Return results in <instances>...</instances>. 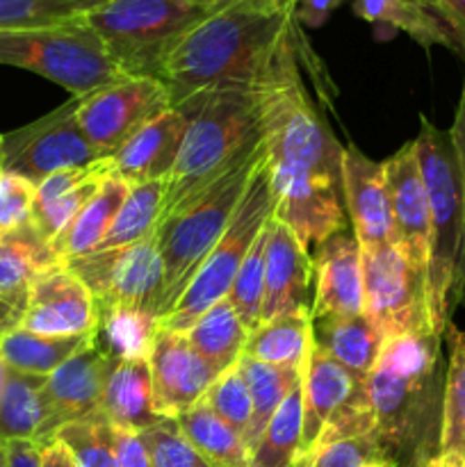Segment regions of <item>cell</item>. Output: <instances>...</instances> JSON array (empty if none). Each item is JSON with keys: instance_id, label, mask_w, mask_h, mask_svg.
Masks as SVG:
<instances>
[{"instance_id": "obj_16", "label": "cell", "mask_w": 465, "mask_h": 467, "mask_svg": "<svg viewBox=\"0 0 465 467\" xmlns=\"http://www.w3.org/2000/svg\"><path fill=\"white\" fill-rule=\"evenodd\" d=\"M21 327L41 336H96L98 308L85 283L57 265L32 283Z\"/></svg>"}, {"instance_id": "obj_15", "label": "cell", "mask_w": 465, "mask_h": 467, "mask_svg": "<svg viewBox=\"0 0 465 467\" xmlns=\"http://www.w3.org/2000/svg\"><path fill=\"white\" fill-rule=\"evenodd\" d=\"M153 409L160 418H178L201 401L219 379V372L201 358L187 342L185 333L155 331L149 351Z\"/></svg>"}, {"instance_id": "obj_20", "label": "cell", "mask_w": 465, "mask_h": 467, "mask_svg": "<svg viewBox=\"0 0 465 467\" xmlns=\"http://www.w3.org/2000/svg\"><path fill=\"white\" fill-rule=\"evenodd\" d=\"M315 265V299L310 317L322 315H363V258L354 233L340 231L317 246Z\"/></svg>"}, {"instance_id": "obj_4", "label": "cell", "mask_w": 465, "mask_h": 467, "mask_svg": "<svg viewBox=\"0 0 465 467\" xmlns=\"http://www.w3.org/2000/svg\"><path fill=\"white\" fill-rule=\"evenodd\" d=\"M173 109L187 119V132L169 176L160 222L226 176L264 140L258 80L205 91Z\"/></svg>"}, {"instance_id": "obj_21", "label": "cell", "mask_w": 465, "mask_h": 467, "mask_svg": "<svg viewBox=\"0 0 465 467\" xmlns=\"http://www.w3.org/2000/svg\"><path fill=\"white\" fill-rule=\"evenodd\" d=\"M342 196L354 237L363 246L392 242L390 203H388L383 162H374L356 146L342 150Z\"/></svg>"}, {"instance_id": "obj_44", "label": "cell", "mask_w": 465, "mask_h": 467, "mask_svg": "<svg viewBox=\"0 0 465 467\" xmlns=\"http://www.w3.org/2000/svg\"><path fill=\"white\" fill-rule=\"evenodd\" d=\"M82 16L76 0H0V30L50 26Z\"/></svg>"}, {"instance_id": "obj_13", "label": "cell", "mask_w": 465, "mask_h": 467, "mask_svg": "<svg viewBox=\"0 0 465 467\" xmlns=\"http://www.w3.org/2000/svg\"><path fill=\"white\" fill-rule=\"evenodd\" d=\"M78 108L80 96H73L53 112L3 135L0 169L39 185L50 173L103 160L78 126Z\"/></svg>"}, {"instance_id": "obj_51", "label": "cell", "mask_w": 465, "mask_h": 467, "mask_svg": "<svg viewBox=\"0 0 465 467\" xmlns=\"http://www.w3.org/2000/svg\"><path fill=\"white\" fill-rule=\"evenodd\" d=\"M41 461H44V467H78L76 461L68 456V451L57 441H50L48 445H44Z\"/></svg>"}, {"instance_id": "obj_53", "label": "cell", "mask_w": 465, "mask_h": 467, "mask_svg": "<svg viewBox=\"0 0 465 467\" xmlns=\"http://www.w3.org/2000/svg\"><path fill=\"white\" fill-rule=\"evenodd\" d=\"M78 3V7H80V12L85 14V12H89V9H94V7H98V5H103L105 0H76Z\"/></svg>"}, {"instance_id": "obj_57", "label": "cell", "mask_w": 465, "mask_h": 467, "mask_svg": "<svg viewBox=\"0 0 465 467\" xmlns=\"http://www.w3.org/2000/svg\"><path fill=\"white\" fill-rule=\"evenodd\" d=\"M0 467H7V461H5V447L0 450Z\"/></svg>"}, {"instance_id": "obj_54", "label": "cell", "mask_w": 465, "mask_h": 467, "mask_svg": "<svg viewBox=\"0 0 465 467\" xmlns=\"http://www.w3.org/2000/svg\"><path fill=\"white\" fill-rule=\"evenodd\" d=\"M415 3L424 5V7L431 9L433 14H438V16H440V0H415Z\"/></svg>"}, {"instance_id": "obj_29", "label": "cell", "mask_w": 465, "mask_h": 467, "mask_svg": "<svg viewBox=\"0 0 465 467\" xmlns=\"http://www.w3.org/2000/svg\"><path fill=\"white\" fill-rule=\"evenodd\" d=\"M185 337L201 358L208 360L219 374H223L232 365H237V360L244 354L249 328L237 317L231 301L222 299L187 328Z\"/></svg>"}, {"instance_id": "obj_48", "label": "cell", "mask_w": 465, "mask_h": 467, "mask_svg": "<svg viewBox=\"0 0 465 467\" xmlns=\"http://www.w3.org/2000/svg\"><path fill=\"white\" fill-rule=\"evenodd\" d=\"M41 450L35 441H9L5 442V461L7 467H44Z\"/></svg>"}, {"instance_id": "obj_2", "label": "cell", "mask_w": 465, "mask_h": 467, "mask_svg": "<svg viewBox=\"0 0 465 467\" xmlns=\"http://www.w3.org/2000/svg\"><path fill=\"white\" fill-rule=\"evenodd\" d=\"M433 331L388 337L367 377L372 436L401 467L438 454L445 368Z\"/></svg>"}, {"instance_id": "obj_23", "label": "cell", "mask_w": 465, "mask_h": 467, "mask_svg": "<svg viewBox=\"0 0 465 467\" xmlns=\"http://www.w3.org/2000/svg\"><path fill=\"white\" fill-rule=\"evenodd\" d=\"M112 176L109 158L98 160L89 167L62 169L50 173L36 185L32 223L48 244L67 228V223L82 210V205L98 192L108 178Z\"/></svg>"}, {"instance_id": "obj_17", "label": "cell", "mask_w": 465, "mask_h": 467, "mask_svg": "<svg viewBox=\"0 0 465 467\" xmlns=\"http://www.w3.org/2000/svg\"><path fill=\"white\" fill-rule=\"evenodd\" d=\"M301 390H304V433H301L296 467L304 465L305 459L313 454L333 418L367 392V379L351 374L310 340L301 368Z\"/></svg>"}, {"instance_id": "obj_34", "label": "cell", "mask_w": 465, "mask_h": 467, "mask_svg": "<svg viewBox=\"0 0 465 467\" xmlns=\"http://www.w3.org/2000/svg\"><path fill=\"white\" fill-rule=\"evenodd\" d=\"M46 377L7 369L3 395H0V442L35 441L39 442L46 413L41 390Z\"/></svg>"}, {"instance_id": "obj_5", "label": "cell", "mask_w": 465, "mask_h": 467, "mask_svg": "<svg viewBox=\"0 0 465 467\" xmlns=\"http://www.w3.org/2000/svg\"><path fill=\"white\" fill-rule=\"evenodd\" d=\"M415 137L419 171L429 199V260L427 304L431 327L445 337L451 315L463 304L460 269L465 251V208L459 164L450 130H440L427 117H419Z\"/></svg>"}, {"instance_id": "obj_28", "label": "cell", "mask_w": 465, "mask_h": 467, "mask_svg": "<svg viewBox=\"0 0 465 467\" xmlns=\"http://www.w3.org/2000/svg\"><path fill=\"white\" fill-rule=\"evenodd\" d=\"M354 12L372 26L404 32L424 48L445 46L459 53L447 23L415 0H354Z\"/></svg>"}, {"instance_id": "obj_26", "label": "cell", "mask_w": 465, "mask_h": 467, "mask_svg": "<svg viewBox=\"0 0 465 467\" xmlns=\"http://www.w3.org/2000/svg\"><path fill=\"white\" fill-rule=\"evenodd\" d=\"M57 265L53 246L32 222L12 233H0V301L26 313L32 283Z\"/></svg>"}, {"instance_id": "obj_41", "label": "cell", "mask_w": 465, "mask_h": 467, "mask_svg": "<svg viewBox=\"0 0 465 467\" xmlns=\"http://www.w3.org/2000/svg\"><path fill=\"white\" fill-rule=\"evenodd\" d=\"M301 467H401L372 433L342 438L319 447Z\"/></svg>"}, {"instance_id": "obj_47", "label": "cell", "mask_w": 465, "mask_h": 467, "mask_svg": "<svg viewBox=\"0 0 465 467\" xmlns=\"http://www.w3.org/2000/svg\"><path fill=\"white\" fill-rule=\"evenodd\" d=\"M451 146H454L456 164H459V176H460V190H463V208H465V78H463V89H460L459 108H456L454 123L450 128ZM460 292H463V304H465V251H463V269H460Z\"/></svg>"}, {"instance_id": "obj_58", "label": "cell", "mask_w": 465, "mask_h": 467, "mask_svg": "<svg viewBox=\"0 0 465 467\" xmlns=\"http://www.w3.org/2000/svg\"><path fill=\"white\" fill-rule=\"evenodd\" d=\"M0 158H3V135H0Z\"/></svg>"}, {"instance_id": "obj_49", "label": "cell", "mask_w": 465, "mask_h": 467, "mask_svg": "<svg viewBox=\"0 0 465 467\" xmlns=\"http://www.w3.org/2000/svg\"><path fill=\"white\" fill-rule=\"evenodd\" d=\"M340 3L342 0H296V21L310 27L322 26L328 14L340 7Z\"/></svg>"}, {"instance_id": "obj_18", "label": "cell", "mask_w": 465, "mask_h": 467, "mask_svg": "<svg viewBox=\"0 0 465 467\" xmlns=\"http://www.w3.org/2000/svg\"><path fill=\"white\" fill-rule=\"evenodd\" d=\"M388 203H390L392 242L427 272L429 260V199L419 171L415 141L401 146L383 162Z\"/></svg>"}, {"instance_id": "obj_7", "label": "cell", "mask_w": 465, "mask_h": 467, "mask_svg": "<svg viewBox=\"0 0 465 467\" xmlns=\"http://www.w3.org/2000/svg\"><path fill=\"white\" fill-rule=\"evenodd\" d=\"M208 12L194 0H105L82 18L123 76L162 80L171 53Z\"/></svg>"}, {"instance_id": "obj_27", "label": "cell", "mask_w": 465, "mask_h": 467, "mask_svg": "<svg viewBox=\"0 0 465 467\" xmlns=\"http://www.w3.org/2000/svg\"><path fill=\"white\" fill-rule=\"evenodd\" d=\"M128 194H130V185L121 178L109 176L50 244L57 263L67 265L91 254L109 231Z\"/></svg>"}, {"instance_id": "obj_10", "label": "cell", "mask_w": 465, "mask_h": 467, "mask_svg": "<svg viewBox=\"0 0 465 467\" xmlns=\"http://www.w3.org/2000/svg\"><path fill=\"white\" fill-rule=\"evenodd\" d=\"M71 269L91 292L98 317L117 310L160 319L164 292V265L155 233L123 249L91 251L71 260Z\"/></svg>"}, {"instance_id": "obj_46", "label": "cell", "mask_w": 465, "mask_h": 467, "mask_svg": "<svg viewBox=\"0 0 465 467\" xmlns=\"http://www.w3.org/2000/svg\"><path fill=\"white\" fill-rule=\"evenodd\" d=\"M114 450H117V467H153L140 433L114 427Z\"/></svg>"}, {"instance_id": "obj_40", "label": "cell", "mask_w": 465, "mask_h": 467, "mask_svg": "<svg viewBox=\"0 0 465 467\" xmlns=\"http://www.w3.org/2000/svg\"><path fill=\"white\" fill-rule=\"evenodd\" d=\"M264 255H267V223L255 237L253 246L246 254L235 281H232L231 292L226 299L235 308L237 317L242 319L246 328L255 331L260 327V310H263V295H264Z\"/></svg>"}, {"instance_id": "obj_43", "label": "cell", "mask_w": 465, "mask_h": 467, "mask_svg": "<svg viewBox=\"0 0 465 467\" xmlns=\"http://www.w3.org/2000/svg\"><path fill=\"white\" fill-rule=\"evenodd\" d=\"M210 409L223 420L231 429H235L242 438L246 436V429L251 424L253 415V404H251V392L242 379L237 365L219 374L217 381L210 386V390L203 397Z\"/></svg>"}, {"instance_id": "obj_24", "label": "cell", "mask_w": 465, "mask_h": 467, "mask_svg": "<svg viewBox=\"0 0 465 467\" xmlns=\"http://www.w3.org/2000/svg\"><path fill=\"white\" fill-rule=\"evenodd\" d=\"M100 413L112 427L141 433L158 424L149 358H119L105 381Z\"/></svg>"}, {"instance_id": "obj_50", "label": "cell", "mask_w": 465, "mask_h": 467, "mask_svg": "<svg viewBox=\"0 0 465 467\" xmlns=\"http://www.w3.org/2000/svg\"><path fill=\"white\" fill-rule=\"evenodd\" d=\"M440 18L459 44V55L465 59V0H440Z\"/></svg>"}, {"instance_id": "obj_25", "label": "cell", "mask_w": 465, "mask_h": 467, "mask_svg": "<svg viewBox=\"0 0 465 467\" xmlns=\"http://www.w3.org/2000/svg\"><path fill=\"white\" fill-rule=\"evenodd\" d=\"M310 340L336 358L342 368L360 379H367L383 349V333L367 315H322L310 317Z\"/></svg>"}, {"instance_id": "obj_30", "label": "cell", "mask_w": 465, "mask_h": 467, "mask_svg": "<svg viewBox=\"0 0 465 467\" xmlns=\"http://www.w3.org/2000/svg\"><path fill=\"white\" fill-rule=\"evenodd\" d=\"M310 345V308H296L249 333L244 354L276 368H304Z\"/></svg>"}, {"instance_id": "obj_37", "label": "cell", "mask_w": 465, "mask_h": 467, "mask_svg": "<svg viewBox=\"0 0 465 467\" xmlns=\"http://www.w3.org/2000/svg\"><path fill=\"white\" fill-rule=\"evenodd\" d=\"M450 358L445 368L442 388V415L438 451H450L465 459V331L454 324L445 331Z\"/></svg>"}, {"instance_id": "obj_32", "label": "cell", "mask_w": 465, "mask_h": 467, "mask_svg": "<svg viewBox=\"0 0 465 467\" xmlns=\"http://www.w3.org/2000/svg\"><path fill=\"white\" fill-rule=\"evenodd\" d=\"M96 336H41L18 327L0 337V356L16 372L50 377Z\"/></svg>"}, {"instance_id": "obj_45", "label": "cell", "mask_w": 465, "mask_h": 467, "mask_svg": "<svg viewBox=\"0 0 465 467\" xmlns=\"http://www.w3.org/2000/svg\"><path fill=\"white\" fill-rule=\"evenodd\" d=\"M36 185L0 169V233H12L32 222Z\"/></svg>"}, {"instance_id": "obj_22", "label": "cell", "mask_w": 465, "mask_h": 467, "mask_svg": "<svg viewBox=\"0 0 465 467\" xmlns=\"http://www.w3.org/2000/svg\"><path fill=\"white\" fill-rule=\"evenodd\" d=\"M185 132L187 119L178 109H167L109 158L112 176L121 178L128 185L169 181L181 155Z\"/></svg>"}, {"instance_id": "obj_56", "label": "cell", "mask_w": 465, "mask_h": 467, "mask_svg": "<svg viewBox=\"0 0 465 467\" xmlns=\"http://www.w3.org/2000/svg\"><path fill=\"white\" fill-rule=\"evenodd\" d=\"M194 3H201V5H205V7H214V5H217V3H222V0H194Z\"/></svg>"}, {"instance_id": "obj_14", "label": "cell", "mask_w": 465, "mask_h": 467, "mask_svg": "<svg viewBox=\"0 0 465 467\" xmlns=\"http://www.w3.org/2000/svg\"><path fill=\"white\" fill-rule=\"evenodd\" d=\"M114 363L117 358H112L98 342L91 340L85 349L73 354L50 377H46L44 390H41L46 413L39 436L41 447L48 445L64 424L100 415L105 381Z\"/></svg>"}, {"instance_id": "obj_52", "label": "cell", "mask_w": 465, "mask_h": 467, "mask_svg": "<svg viewBox=\"0 0 465 467\" xmlns=\"http://www.w3.org/2000/svg\"><path fill=\"white\" fill-rule=\"evenodd\" d=\"M419 467H465V459H460L459 454H450V451H438Z\"/></svg>"}, {"instance_id": "obj_42", "label": "cell", "mask_w": 465, "mask_h": 467, "mask_svg": "<svg viewBox=\"0 0 465 467\" xmlns=\"http://www.w3.org/2000/svg\"><path fill=\"white\" fill-rule=\"evenodd\" d=\"M153 467H210L182 433L176 418L160 420L140 433Z\"/></svg>"}, {"instance_id": "obj_8", "label": "cell", "mask_w": 465, "mask_h": 467, "mask_svg": "<svg viewBox=\"0 0 465 467\" xmlns=\"http://www.w3.org/2000/svg\"><path fill=\"white\" fill-rule=\"evenodd\" d=\"M0 64L36 73L73 96H85L123 78L103 41L82 16L50 26L0 30Z\"/></svg>"}, {"instance_id": "obj_59", "label": "cell", "mask_w": 465, "mask_h": 467, "mask_svg": "<svg viewBox=\"0 0 465 467\" xmlns=\"http://www.w3.org/2000/svg\"><path fill=\"white\" fill-rule=\"evenodd\" d=\"M3 447H5V442H0V450H3Z\"/></svg>"}, {"instance_id": "obj_33", "label": "cell", "mask_w": 465, "mask_h": 467, "mask_svg": "<svg viewBox=\"0 0 465 467\" xmlns=\"http://www.w3.org/2000/svg\"><path fill=\"white\" fill-rule=\"evenodd\" d=\"M237 369L249 388L251 404H253V415H251V424L244 436V445L249 447V451H253L255 442L260 441L274 413L281 409L283 400L299 386L301 369L276 368V365L260 363L249 356H242L237 360Z\"/></svg>"}, {"instance_id": "obj_1", "label": "cell", "mask_w": 465, "mask_h": 467, "mask_svg": "<svg viewBox=\"0 0 465 467\" xmlns=\"http://www.w3.org/2000/svg\"><path fill=\"white\" fill-rule=\"evenodd\" d=\"M296 21V0H222L164 67L171 108L222 87L251 85Z\"/></svg>"}, {"instance_id": "obj_9", "label": "cell", "mask_w": 465, "mask_h": 467, "mask_svg": "<svg viewBox=\"0 0 465 467\" xmlns=\"http://www.w3.org/2000/svg\"><path fill=\"white\" fill-rule=\"evenodd\" d=\"M274 210H276V196H274L272 171H269L267 153H264L226 233L196 269L194 278L185 287L178 304L162 319H158L160 328L185 333L205 310L212 308L217 301L226 299L246 254L264 223L274 217Z\"/></svg>"}, {"instance_id": "obj_6", "label": "cell", "mask_w": 465, "mask_h": 467, "mask_svg": "<svg viewBox=\"0 0 465 467\" xmlns=\"http://www.w3.org/2000/svg\"><path fill=\"white\" fill-rule=\"evenodd\" d=\"M264 140L249 158L232 167L226 176L205 187L199 196L182 205L155 228V242L164 265V292L160 319L178 304L210 251L226 233L232 214L240 208L255 169L263 162Z\"/></svg>"}, {"instance_id": "obj_36", "label": "cell", "mask_w": 465, "mask_h": 467, "mask_svg": "<svg viewBox=\"0 0 465 467\" xmlns=\"http://www.w3.org/2000/svg\"><path fill=\"white\" fill-rule=\"evenodd\" d=\"M167 182L169 181H155L144 182V185H130V194L123 201L112 226L94 251L123 249V246H130L153 235L160 222V213H162L164 196H167Z\"/></svg>"}, {"instance_id": "obj_19", "label": "cell", "mask_w": 465, "mask_h": 467, "mask_svg": "<svg viewBox=\"0 0 465 467\" xmlns=\"http://www.w3.org/2000/svg\"><path fill=\"white\" fill-rule=\"evenodd\" d=\"M313 281V255L304 249L299 237L281 219H269L260 324L269 322L283 313H290V310L310 308Z\"/></svg>"}, {"instance_id": "obj_38", "label": "cell", "mask_w": 465, "mask_h": 467, "mask_svg": "<svg viewBox=\"0 0 465 467\" xmlns=\"http://www.w3.org/2000/svg\"><path fill=\"white\" fill-rule=\"evenodd\" d=\"M53 441L68 451L78 467H117L114 427L103 413L64 424Z\"/></svg>"}, {"instance_id": "obj_55", "label": "cell", "mask_w": 465, "mask_h": 467, "mask_svg": "<svg viewBox=\"0 0 465 467\" xmlns=\"http://www.w3.org/2000/svg\"><path fill=\"white\" fill-rule=\"evenodd\" d=\"M7 363L3 360V356H0V395H3V388H5V381H7Z\"/></svg>"}, {"instance_id": "obj_35", "label": "cell", "mask_w": 465, "mask_h": 467, "mask_svg": "<svg viewBox=\"0 0 465 467\" xmlns=\"http://www.w3.org/2000/svg\"><path fill=\"white\" fill-rule=\"evenodd\" d=\"M304 433V390L301 381L283 400L267 429L251 451L249 467H296Z\"/></svg>"}, {"instance_id": "obj_39", "label": "cell", "mask_w": 465, "mask_h": 467, "mask_svg": "<svg viewBox=\"0 0 465 467\" xmlns=\"http://www.w3.org/2000/svg\"><path fill=\"white\" fill-rule=\"evenodd\" d=\"M155 331H158V319L141 313L117 310L98 317L94 340L117 360L149 358Z\"/></svg>"}, {"instance_id": "obj_11", "label": "cell", "mask_w": 465, "mask_h": 467, "mask_svg": "<svg viewBox=\"0 0 465 467\" xmlns=\"http://www.w3.org/2000/svg\"><path fill=\"white\" fill-rule=\"evenodd\" d=\"M365 315L383 337L433 331L427 304V272L395 244L360 246ZM436 333V331H433Z\"/></svg>"}, {"instance_id": "obj_31", "label": "cell", "mask_w": 465, "mask_h": 467, "mask_svg": "<svg viewBox=\"0 0 465 467\" xmlns=\"http://www.w3.org/2000/svg\"><path fill=\"white\" fill-rule=\"evenodd\" d=\"M182 433L194 445V450L203 456L210 467H249L251 451L244 445V438L228 427L217 413L208 406V401H196L191 409L178 415Z\"/></svg>"}, {"instance_id": "obj_3", "label": "cell", "mask_w": 465, "mask_h": 467, "mask_svg": "<svg viewBox=\"0 0 465 467\" xmlns=\"http://www.w3.org/2000/svg\"><path fill=\"white\" fill-rule=\"evenodd\" d=\"M310 48L294 21L258 76L269 171L281 178H317L342 187V144L319 100L310 94L304 68Z\"/></svg>"}, {"instance_id": "obj_12", "label": "cell", "mask_w": 465, "mask_h": 467, "mask_svg": "<svg viewBox=\"0 0 465 467\" xmlns=\"http://www.w3.org/2000/svg\"><path fill=\"white\" fill-rule=\"evenodd\" d=\"M171 109V96L158 78L123 76L80 96L78 126L98 158H112L153 119Z\"/></svg>"}]
</instances>
